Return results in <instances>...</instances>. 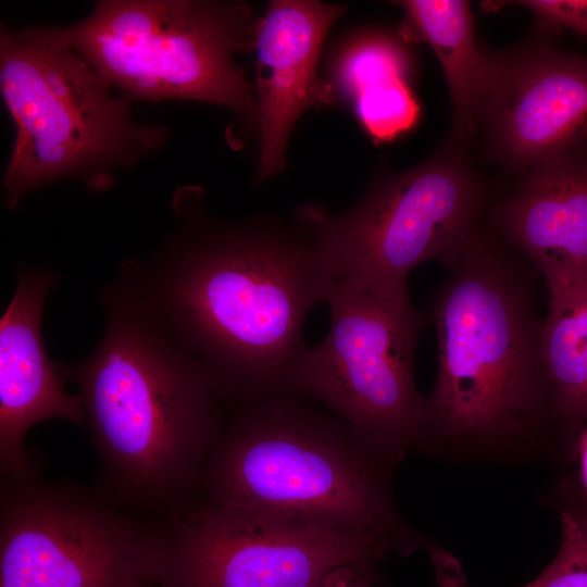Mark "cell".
I'll return each mask as SVG.
<instances>
[{"label":"cell","mask_w":587,"mask_h":587,"mask_svg":"<svg viewBox=\"0 0 587 587\" xmlns=\"http://www.w3.org/2000/svg\"><path fill=\"white\" fill-rule=\"evenodd\" d=\"M0 87L16 125L3 178L5 205L65 177L108 188L112 171L158 149L159 125L133 121L128 98L116 95L60 28H1Z\"/></svg>","instance_id":"cell-5"},{"label":"cell","mask_w":587,"mask_h":587,"mask_svg":"<svg viewBox=\"0 0 587 587\" xmlns=\"http://www.w3.org/2000/svg\"><path fill=\"white\" fill-rule=\"evenodd\" d=\"M577 453L579 461V477L587 498V424L577 432Z\"/></svg>","instance_id":"cell-20"},{"label":"cell","mask_w":587,"mask_h":587,"mask_svg":"<svg viewBox=\"0 0 587 587\" xmlns=\"http://www.w3.org/2000/svg\"><path fill=\"white\" fill-rule=\"evenodd\" d=\"M366 578L360 575L358 572L350 570L342 578L338 587H371Z\"/></svg>","instance_id":"cell-21"},{"label":"cell","mask_w":587,"mask_h":587,"mask_svg":"<svg viewBox=\"0 0 587 587\" xmlns=\"http://www.w3.org/2000/svg\"><path fill=\"white\" fill-rule=\"evenodd\" d=\"M329 329L308 347L291 394L346 423L386 462L424 440L425 399L414 385V355L427 317L409 291L333 283Z\"/></svg>","instance_id":"cell-7"},{"label":"cell","mask_w":587,"mask_h":587,"mask_svg":"<svg viewBox=\"0 0 587 587\" xmlns=\"http://www.w3.org/2000/svg\"><path fill=\"white\" fill-rule=\"evenodd\" d=\"M165 553L163 523L95 487L2 478L0 587H160Z\"/></svg>","instance_id":"cell-9"},{"label":"cell","mask_w":587,"mask_h":587,"mask_svg":"<svg viewBox=\"0 0 587 587\" xmlns=\"http://www.w3.org/2000/svg\"><path fill=\"white\" fill-rule=\"evenodd\" d=\"M511 3L528 9L546 26L567 28L587 37V0H523Z\"/></svg>","instance_id":"cell-19"},{"label":"cell","mask_w":587,"mask_h":587,"mask_svg":"<svg viewBox=\"0 0 587 587\" xmlns=\"http://www.w3.org/2000/svg\"><path fill=\"white\" fill-rule=\"evenodd\" d=\"M526 587H587V539L569 510L562 512V541L555 558Z\"/></svg>","instance_id":"cell-18"},{"label":"cell","mask_w":587,"mask_h":587,"mask_svg":"<svg viewBox=\"0 0 587 587\" xmlns=\"http://www.w3.org/2000/svg\"><path fill=\"white\" fill-rule=\"evenodd\" d=\"M569 511L575 517L577 524L579 525L583 534L587 539V501L577 504L575 508Z\"/></svg>","instance_id":"cell-22"},{"label":"cell","mask_w":587,"mask_h":587,"mask_svg":"<svg viewBox=\"0 0 587 587\" xmlns=\"http://www.w3.org/2000/svg\"><path fill=\"white\" fill-rule=\"evenodd\" d=\"M386 461L346 423L277 395L241 404L203 467L204 499L375 539H412L389 498Z\"/></svg>","instance_id":"cell-3"},{"label":"cell","mask_w":587,"mask_h":587,"mask_svg":"<svg viewBox=\"0 0 587 587\" xmlns=\"http://www.w3.org/2000/svg\"><path fill=\"white\" fill-rule=\"evenodd\" d=\"M257 23L238 2L105 0L60 32L126 96L200 100L251 115L252 89L233 57L254 48Z\"/></svg>","instance_id":"cell-6"},{"label":"cell","mask_w":587,"mask_h":587,"mask_svg":"<svg viewBox=\"0 0 587 587\" xmlns=\"http://www.w3.org/2000/svg\"><path fill=\"white\" fill-rule=\"evenodd\" d=\"M478 117L505 163L537 166L587 137V59L551 47L497 57Z\"/></svg>","instance_id":"cell-11"},{"label":"cell","mask_w":587,"mask_h":587,"mask_svg":"<svg viewBox=\"0 0 587 587\" xmlns=\"http://www.w3.org/2000/svg\"><path fill=\"white\" fill-rule=\"evenodd\" d=\"M540 359L550 411L578 432L587 423V286L549 290Z\"/></svg>","instance_id":"cell-17"},{"label":"cell","mask_w":587,"mask_h":587,"mask_svg":"<svg viewBox=\"0 0 587 587\" xmlns=\"http://www.w3.org/2000/svg\"><path fill=\"white\" fill-rule=\"evenodd\" d=\"M494 228L548 290L587 286V155L571 149L537 166L492 213Z\"/></svg>","instance_id":"cell-14"},{"label":"cell","mask_w":587,"mask_h":587,"mask_svg":"<svg viewBox=\"0 0 587 587\" xmlns=\"http://www.w3.org/2000/svg\"><path fill=\"white\" fill-rule=\"evenodd\" d=\"M61 275L21 264L15 292L0 320V471L2 477L40 474L37 452L25 447L30 427L60 419L85 425L79 396L65 390L47 354L41 322L47 296Z\"/></svg>","instance_id":"cell-12"},{"label":"cell","mask_w":587,"mask_h":587,"mask_svg":"<svg viewBox=\"0 0 587 587\" xmlns=\"http://www.w3.org/2000/svg\"><path fill=\"white\" fill-rule=\"evenodd\" d=\"M401 34L427 42L437 55L451 96L454 126L467 134L488 95L497 57L476 41L470 5L462 0H405Z\"/></svg>","instance_id":"cell-16"},{"label":"cell","mask_w":587,"mask_h":587,"mask_svg":"<svg viewBox=\"0 0 587 587\" xmlns=\"http://www.w3.org/2000/svg\"><path fill=\"white\" fill-rule=\"evenodd\" d=\"M485 204V190L464 163L440 155L378 183L344 214L312 205L297 216L334 283L408 291L420 264L458 262Z\"/></svg>","instance_id":"cell-8"},{"label":"cell","mask_w":587,"mask_h":587,"mask_svg":"<svg viewBox=\"0 0 587 587\" xmlns=\"http://www.w3.org/2000/svg\"><path fill=\"white\" fill-rule=\"evenodd\" d=\"M99 299L100 342L59 371L77 389L99 457L95 488L132 514L166 522L195 501L226 423L223 400L201 364L115 280Z\"/></svg>","instance_id":"cell-2"},{"label":"cell","mask_w":587,"mask_h":587,"mask_svg":"<svg viewBox=\"0 0 587 587\" xmlns=\"http://www.w3.org/2000/svg\"><path fill=\"white\" fill-rule=\"evenodd\" d=\"M180 222L114 280L201 364L223 401L292 395L305 319L334 283L312 236L266 220Z\"/></svg>","instance_id":"cell-1"},{"label":"cell","mask_w":587,"mask_h":587,"mask_svg":"<svg viewBox=\"0 0 587 587\" xmlns=\"http://www.w3.org/2000/svg\"><path fill=\"white\" fill-rule=\"evenodd\" d=\"M352 569H341L328 576L322 587H338L346 574ZM354 571V570H353ZM357 572V571H355Z\"/></svg>","instance_id":"cell-23"},{"label":"cell","mask_w":587,"mask_h":587,"mask_svg":"<svg viewBox=\"0 0 587 587\" xmlns=\"http://www.w3.org/2000/svg\"><path fill=\"white\" fill-rule=\"evenodd\" d=\"M346 8L312 0L272 1L255 28L257 114L261 153L257 183L285 168L289 135L300 115L333 100L317 72L322 43Z\"/></svg>","instance_id":"cell-13"},{"label":"cell","mask_w":587,"mask_h":587,"mask_svg":"<svg viewBox=\"0 0 587 587\" xmlns=\"http://www.w3.org/2000/svg\"><path fill=\"white\" fill-rule=\"evenodd\" d=\"M429 309L438 371L426 426L459 436L513 432L549 409L536 270L479 226Z\"/></svg>","instance_id":"cell-4"},{"label":"cell","mask_w":587,"mask_h":587,"mask_svg":"<svg viewBox=\"0 0 587 587\" xmlns=\"http://www.w3.org/2000/svg\"><path fill=\"white\" fill-rule=\"evenodd\" d=\"M163 524L160 587H322L341 569L373 584L391 552L361 534L208 499Z\"/></svg>","instance_id":"cell-10"},{"label":"cell","mask_w":587,"mask_h":587,"mask_svg":"<svg viewBox=\"0 0 587 587\" xmlns=\"http://www.w3.org/2000/svg\"><path fill=\"white\" fill-rule=\"evenodd\" d=\"M410 68L403 45L379 32L357 37L335 61V85L376 141L395 138L419 117L420 107L409 86Z\"/></svg>","instance_id":"cell-15"}]
</instances>
